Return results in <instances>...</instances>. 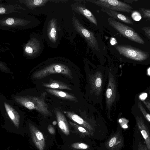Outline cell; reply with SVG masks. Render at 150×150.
Instances as JSON below:
<instances>
[{"mask_svg":"<svg viewBox=\"0 0 150 150\" xmlns=\"http://www.w3.org/2000/svg\"><path fill=\"white\" fill-rule=\"evenodd\" d=\"M89 81L91 90L97 96L99 95L102 89L103 75L100 71H97L89 76Z\"/></svg>","mask_w":150,"mask_h":150,"instance_id":"cell-9","label":"cell"},{"mask_svg":"<svg viewBox=\"0 0 150 150\" xmlns=\"http://www.w3.org/2000/svg\"><path fill=\"white\" fill-rule=\"evenodd\" d=\"M46 91L50 94L59 98L73 101L77 100V98L74 96L62 91L50 89H47Z\"/></svg>","mask_w":150,"mask_h":150,"instance_id":"cell-15","label":"cell"},{"mask_svg":"<svg viewBox=\"0 0 150 150\" xmlns=\"http://www.w3.org/2000/svg\"><path fill=\"white\" fill-rule=\"evenodd\" d=\"M56 115L59 127L65 134H68L69 127L64 116L59 111H56Z\"/></svg>","mask_w":150,"mask_h":150,"instance_id":"cell-14","label":"cell"},{"mask_svg":"<svg viewBox=\"0 0 150 150\" xmlns=\"http://www.w3.org/2000/svg\"><path fill=\"white\" fill-rule=\"evenodd\" d=\"M115 47L120 54L133 60L141 61L148 57V55L145 52L130 46L118 45Z\"/></svg>","mask_w":150,"mask_h":150,"instance_id":"cell-6","label":"cell"},{"mask_svg":"<svg viewBox=\"0 0 150 150\" xmlns=\"http://www.w3.org/2000/svg\"><path fill=\"white\" fill-rule=\"evenodd\" d=\"M79 146L81 148L83 149H86L88 147L86 145L82 143L79 144Z\"/></svg>","mask_w":150,"mask_h":150,"instance_id":"cell-27","label":"cell"},{"mask_svg":"<svg viewBox=\"0 0 150 150\" xmlns=\"http://www.w3.org/2000/svg\"><path fill=\"white\" fill-rule=\"evenodd\" d=\"M143 102L150 111V100L144 101Z\"/></svg>","mask_w":150,"mask_h":150,"instance_id":"cell-26","label":"cell"},{"mask_svg":"<svg viewBox=\"0 0 150 150\" xmlns=\"http://www.w3.org/2000/svg\"><path fill=\"white\" fill-rule=\"evenodd\" d=\"M146 35L150 38V28L149 27H144L143 28Z\"/></svg>","mask_w":150,"mask_h":150,"instance_id":"cell-23","label":"cell"},{"mask_svg":"<svg viewBox=\"0 0 150 150\" xmlns=\"http://www.w3.org/2000/svg\"><path fill=\"white\" fill-rule=\"evenodd\" d=\"M124 1L125 2H127L128 3H132L134 2L138 1V0H125Z\"/></svg>","mask_w":150,"mask_h":150,"instance_id":"cell-32","label":"cell"},{"mask_svg":"<svg viewBox=\"0 0 150 150\" xmlns=\"http://www.w3.org/2000/svg\"><path fill=\"white\" fill-rule=\"evenodd\" d=\"M16 101L21 105L30 110H35L44 115H50L48 106L40 98L32 96H16L14 97Z\"/></svg>","mask_w":150,"mask_h":150,"instance_id":"cell-1","label":"cell"},{"mask_svg":"<svg viewBox=\"0 0 150 150\" xmlns=\"http://www.w3.org/2000/svg\"><path fill=\"white\" fill-rule=\"evenodd\" d=\"M42 0H36L34 1V4L36 5H38L40 4L41 3Z\"/></svg>","mask_w":150,"mask_h":150,"instance_id":"cell-29","label":"cell"},{"mask_svg":"<svg viewBox=\"0 0 150 150\" xmlns=\"http://www.w3.org/2000/svg\"><path fill=\"white\" fill-rule=\"evenodd\" d=\"M116 95V85L112 74H109L108 83L106 91L105 96L107 109L109 110L115 102Z\"/></svg>","mask_w":150,"mask_h":150,"instance_id":"cell-7","label":"cell"},{"mask_svg":"<svg viewBox=\"0 0 150 150\" xmlns=\"http://www.w3.org/2000/svg\"><path fill=\"white\" fill-rule=\"evenodd\" d=\"M78 130L79 131L83 133H84L86 132V130L83 128L81 127H79L78 128Z\"/></svg>","mask_w":150,"mask_h":150,"instance_id":"cell-30","label":"cell"},{"mask_svg":"<svg viewBox=\"0 0 150 150\" xmlns=\"http://www.w3.org/2000/svg\"><path fill=\"white\" fill-rule=\"evenodd\" d=\"M136 122L139 130L144 139L148 150H150V134L149 129L141 116H137Z\"/></svg>","mask_w":150,"mask_h":150,"instance_id":"cell-10","label":"cell"},{"mask_svg":"<svg viewBox=\"0 0 150 150\" xmlns=\"http://www.w3.org/2000/svg\"><path fill=\"white\" fill-rule=\"evenodd\" d=\"M49 133L51 134H54L55 132V131L53 127L51 125H49L47 127Z\"/></svg>","mask_w":150,"mask_h":150,"instance_id":"cell-22","label":"cell"},{"mask_svg":"<svg viewBox=\"0 0 150 150\" xmlns=\"http://www.w3.org/2000/svg\"><path fill=\"white\" fill-rule=\"evenodd\" d=\"M56 32L55 28H53L51 30L50 33V35L51 37L52 38H54L56 35Z\"/></svg>","mask_w":150,"mask_h":150,"instance_id":"cell-24","label":"cell"},{"mask_svg":"<svg viewBox=\"0 0 150 150\" xmlns=\"http://www.w3.org/2000/svg\"><path fill=\"white\" fill-rule=\"evenodd\" d=\"M133 19L136 21H139L141 18L140 14L137 11L133 12L132 15Z\"/></svg>","mask_w":150,"mask_h":150,"instance_id":"cell-19","label":"cell"},{"mask_svg":"<svg viewBox=\"0 0 150 150\" xmlns=\"http://www.w3.org/2000/svg\"><path fill=\"white\" fill-rule=\"evenodd\" d=\"M5 12V9L3 7H1L0 8V14H3Z\"/></svg>","mask_w":150,"mask_h":150,"instance_id":"cell-31","label":"cell"},{"mask_svg":"<svg viewBox=\"0 0 150 150\" xmlns=\"http://www.w3.org/2000/svg\"><path fill=\"white\" fill-rule=\"evenodd\" d=\"M6 112L15 127L18 128L20 125V115L8 103L4 102Z\"/></svg>","mask_w":150,"mask_h":150,"instance_id":"cell-13","label":"cell"},{"mask_svg":"<svg viewBox=\"0 0 150 150\" xmlns=\"http://www.w3.org/2000/svg\"><path fill=\"white\" fill-rule=\"evenodd\" d=\"M42 86L47 88L71 90L70 86L61 82L52 80L47 83H43Z\"/></svg>","mask_w":150,"mask_h":150,"instance_id":"cell-16","label":"cell"},{"mask_svg":"<svg viewBox=\"0 0 150 150\" xmlns=\"http://www.w3.org/2000/svg\"><path fill=\"white\" fill-rule=\"evenodd\" d=\"M60 73L72 79V73L70 70L64 65L56 64L47 67L35 73L33 75L34 78L40 79L51 74Z\"/></svg>","mask_w":150,"mask_h":150,"instance_id":"cell-5","label":"cell"},{"mask_svg":"<svg viewBox=\"0 0 150 150\" xmlns=\"http://www.w3.org/2000/svg\"><path fill=\"white\" fill-rule=\"evenodd\" d=\"M72 19L74 29L85 38L88 46L93 49L99 51L98 44L93 33L84 27L75 17H73Z\"/></svg>","mask_w":150,"mask_h":150,"instance_id":"cell-4","label":"cell"},{"mask_svg":"<svg viewBox=\"0 0 150 150\" xmlns=\"http://www.w3.org/2000/svg\"><path fill=\"white\" fill-rule=\"evenodd\" d=\"M25 50L26 52L29 53H31L33 52L32 49L30 47H26Z\"/></svg>","mask_w":150,"mask_h":150,"instance_id":"cell-28","label":"cell"},{"mask_svg":"<svg viewBox=\"0 0 150 150\" xmlns=\"http://www.w3.org/2000/svg\"><path fill=\"white\" fill-rule=\"evenodd\" d=\"M117 141V138L115 137L112 138L110 140L109 143V146L110 147H112L115 143Z\"/></svg>","mask_w":150,"mask_h":150,"instance_id":"cell-21","label":"cell"},{"mask_svg":"<svg viewBox=\"0 0 150 150\" xmlns=\"http://www.w3.org/2000/svg\"><path fill=\"white\" fill-rule=\"evenodd\" d=\"M143 94V96L142 95V94L141 95V97H140V98L142 99L143 97H144V98H145L146 97V96H147V94L146 93H144V94Z\"/></svg>","mask_w":150,"mask_h":150,"instance_id":"cell-33","label":"cell"},{"mask_svg":"<svg viewBox=\"0 0 150 150\" xmlns=\"http://www.w3.org/2000/svg\"><path fill=\"white\" fill-rule=\"evenodd\" d=\"M14 22V20L13 18H8L6 20V23L9 25L13 24Z\"/></svg>","mask_w":150,"mask_h":150,"instance_id":"cell-25","label":"cell"},{"mask_svg":"<svg viewBox=\"0 0 150 150\" xmlns=\"http://www.w3.org/2000/svg\"><path fill=\"white\" fill-rule=\"evenodd\" d=\"M72 9L78 13L86 17L90 22L96 25H97V20L93 14L82 4L76 3L73 5Z\"/></svg>","mask_w":150,"mask_h":150,"instance_id":"cell-11","label":"cell"},{"mask_svg":"<svg viewBox=\"0 0 150 150\" xmlns=\"http://www.w3.org/2000/svg\"><path fill=\"white\" fill-rule=\"evenodd\" d=\"M138 106L146 120L150 123V114L147 112L140 101H139Z\"/></svg>","mask_w":150,"mask_h":150,"instance_id":"cell-17","label":"cell"},{"mask_svg":"<svg viewBox=\"0 0 150 150\" xmlns=\"http://www.w3.org/2000/svg\"><path fill=\"white\" fill-rule=\"evenodd\" d=\"M29 129L33 142L39 150H44L45 140L42 133L33 125L30 123Z\"/></svg>","mask_w":150,"mask_h":150,"instance_id":"cell-8","label":"cell"},{"mask_svg":"<svg viewBox=\"0 0 150 150\" xmlns=\"http://www.w3.org/2000/svg\"><path fill=\"white\" fill-rule=\"evenodd\" d=\"M107 21L113 28L125 37L134 42L144 44L143 40L132 28L111 17L108 18Z\"/></svg>","mask_w":150,"mask_h":150,"instance_id":"cell-2","label":"cell"},{"mask_svg":"<svg viewBox=\"0 0 150 150\" xmlns=\"http://www.w3.org/2000/svg\"><path fill=\"white\" fill-rule=\"evenodd\" d=\"M149 93H150V89L149 90Z\"/></svg>","mask_w":150,"mask_h":150,"instance_id":"cell-34","label":"cell"},{"mask_svg":"<svg viewBox=\"0 0 150 150\" xmlns=\"http://www.w3.org/2000/svg\"><path fill=\"white\" fill-rule=\"evenodd\" d=\"M101 10L114 19H117L127 24L132 25L134 24L132 21L129 17L117 11L105 8L101 9Z\"/></svg>","mask_w":150,"mask_h":150,"instance_id":"cell-12","label":"cell"},{"mask_svg":"<svg viewBox=\"0 0 150 150\" xmlns=\"http://www.w3.org/2000/svg\"><path fill=\"white\" fill-rule=\"evenodd\" d=\"M87 1L92 3L101 8L115 11L127 13L131 12L133 8L129 4L117 0H89Z\"/></svg>","mask_w":150,"mask_h":150,"instance_id":"cell-3","label":"cell"},{"mask_svg":"<svg viewBox=\"0 0 150 150\" xmlns=\"http://www.w3.org/2000/svg\"><path fill=\"white\" fill-rule=\"evenodd\" d=\"M138 150H148L146 146L139 142L138 145Z\"/></svg>","mask_w":150,"mask_h":150,"instance_id":"cell-20","label":"cell"},{"mask_svg":"<svg viewBox=\"0 0 150 150\" xmlns=\"http://www.w3.org/2000/svg\"><path fill=\"white\" fill-rule=\"evenodd\" d=\"M140 10L142 11L144 18H150V9L141 8Z\"/></svg>","mask_w":150,"mask_h":150,"instance_id":"cell-18","label":"cell"}]
</instances>
